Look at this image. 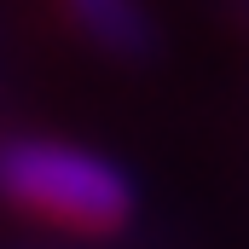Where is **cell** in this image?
Wrapping results in <instances>:
<instances>
[{"instance_id": "6da1fadb", "label": "cell", "mask_w": 249, "mask_h": 249, "mask_svg": "<svg viewBox=\"0 0 249 249\" xmlns=\"http://www.w3.org/2000/svg\"><path fill=\"white\" fill-rule=\"evenodd\" d=\"M0 197L70 232H116L133 220V180L110 157L70 139H6Z\"/></svg>"}, {"instance_id": "7a4b0ae2", "label": "cell", "mask_w": 249, "mask_h": 249, "mask_svg": "<svg viewBox=\"0 0 249 249\" xmlns=\"http://www.w3.org/2000/svg\"><path fill=\"white\" fill-rule=\"evenodd\" d=\"M64 18L110 58H145L157 29H151V12L145 0H58Z\"/></svg>"}]
</instances>
